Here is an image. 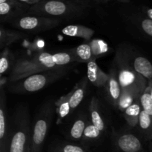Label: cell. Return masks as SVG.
<instances>
[{
    "mask_svg": "<svg viewBox=\"0 0 152 152\" xmlns=\"http://www.w3.org/2000/svg\"><path fill=\"white\" fill-rule=\"evenodd\" d=\"M32 126L28 110L25 105L16 109L10 123L7 152H31Z\"/></svg>",
    "mask_w": 152,
    "mask_h": 152,
    "instance_id": "cell-1",
    "label": "cell"
},
{
    "mask_svg": "<svg viewBox=\"0 0 152 152\" xmlns=\"http://www.w3.org/2000/svg\"><path fill=\"white\" fill-rule=\"evenodd\" d=\"M114 68L117 71L122 91H128L137 96H141L148 86V81L137 73L132 66L129 59V50L121 48L117 51Z\"/></svg>",
    "mask_w": 152,
    "mask_h": 152,
    "instance_id": "cell-2",
    "label": "cell"
},
{
    "mask_svg": "<svg viewBox=\"0 0 152 152\" xmlns=\"http://www.w3.org/2000/svg\"><path fill=\"white\" fill-rule=\"evenodd\" d=\"M65 68L58 67L53 60V54L46 51L39 52L31 59H22L18 60L11 68L9 82L18 81L33 74L45 71H56Z\"/></svg>",
    "mask_w": 152,
    "mask_h": 152,
    "instance_id": "cell-3",
    "label": "cell"
},
{
    "mask_svg": "<svg viewBox=\"0 0 152 152\" xmlns=\"http://www.w3.org/2000/svg\"><path fill=\"white\" fill-rule=\"evenodd\" d=\"M84 6L65 0H42L37 4L30 6L28 13L50 18H72L80 16Z\"/></svg>",
    "mask_w": 152,
    "mask_h": 152,
    "instance_id": "cell-4",
    "label": "cell"
},
{
    "mask_svg": "<svg viewBox=\"0 0 152 152\" xmlns=\"http://www.w3.org/2000/svg\"><path fill=\"white\" fill-rule=\"evenodd\" d=\"M68 68L56 71H45L33 74L26 78L10 83V91L17 94L34 93L45 88L48 85L56 81L65 75Z\"/></svg>",
    "mask_w": 152,
    "mask_h": 152,
    "instance_id": "cell-5",
    "label": "cell"
},
{
    "mask_svg": "<svg viewBox=\"0 0 152 152\" xmlns=\"http://www.w3.org/2000/svg\"><path fill=\"white\" fill-rule=\"evenodd\" d=\"M56 111L55 102H46L40 108L32 126L31 152H42L49 127Z\"/></svg>",
    "mask_w": 152,
    "mask_h": 152,
    "instance_id": "cell-6",
    "label": "cell"
},
{
    "mask_svg": "<svg viewBox=\"0 0 152 152\" xmlns=\"http://www.w3.org/2000/svg\"><path fill=\"white\" fill-rule=\"evenodd\" d=\"M62 21L56 18L46 17L38 15L19 16L10 23L16 28L28 32L38 33L48 31L60 25Z\"/></svg>",
    "mask_w": 152,
    "mask_h": 152,
    "instance_id": "cell-7",
    "label": "cell"
},
{
    "mask_svg": "<svg viewBox=\"0 0 152 152\" xmlns=\"http://www.w3.org/2000/svg\"><path fill=\"white\" fill-rule=\"evenodd\" d=\"M114 146L118 152H148L144 149L140 138L129 132L118 134L114 140Z\"/></svg>",
    "mask_w": 152,
    "mask_h": 152,
    "instance_id": "cell-8",
    "label": "cell"
},
{
    "mask_svg": "<svg viewBox=\"0 0 152 152\" xmlns=\"http://www.w3.org/2000/svg\"><path fill=\"white\" fill-rule=\"evenodd\" d=\"M10 123L8 122L7 101L4 88L1 86L0 91V152H7L10 136Z\"/></svg>",
    "mask_w": 152,
    "mask_h": 152,
    "instance_id": "cell-9",
    "label": "cell"
},
{
    "mask_svg": "<svg viewBox=\"0 0 152 152\" xmlns=\"http://www.w3.org/2000/svg\"><path fill=\"white\" fill-rule=\"evenodd\" d=\"M108 75V81L104 87L107 100L111 105L117 108V105L122 94V88L119 83L117 73L115 68H113Z\"/></svg>",
    "mask_w": 152,
    "mask_h": 152,
    "instance_id": "cell-10",
    "label": "cell"
},
{
    "mask_svg": "<svg viewBox=\"0 0 152 152\" xmlns=\"http://www.w3.org/2000/svg\"><path fill=\"white\" fill-rule=\"evenodd\" d=\"M26 6L16 0L8 2L0 3V16L1 21L10 22L13 19L23 16L22 14L25 13Z\"/></svg>",
    "mask_w": 152,
    "mask_h": 152,
    "instance_id": "cell-11",
    "label": "cell"
},
{
    "mask_svg": "<svg viewBox=\"0 0 152 152\" xmlns=\"http://www.w3.org/2000/svg\"><path fill=\"white\" fill-rule=\"evenodd\" d=\"M131 65L137 73L149 82H152V63L147 58L137 54L132 55L129 50Z\"/></svg>",
    "mask_w": 152,
    "mask_h": 152,
    "instance_id": "cell-12",
    "label": "cell"
},
{
    "mask_svg": "<svg viewBox=\"0 0 152 152\" xmlns=\"http://www.w3.org/2000/svg\"><path fill=\"white\" fill-rule=\"evenodd\" d=\"M108 75L99 68L95 59L88 62L87 78L92 85L97 88H104L108 81Z\"/></svg>",
    "mask_w": 152,
    "mask_h": 152,
    "instance_id": "cell-13",
    "label": "cell"
},
{
    "mask_svg": "<svg viewBox=\"0 0 152 152\" xmlns=\"http://www.w3.org/2000/svg\"><path fill=\"white\" fill-rule=\"evenodd\" d=\"M89 111H90L91 122L92 124L94 125L102 132H105L106 129V122L101 108L100 102L95 96H93L91 100L89 105Z\"/></svg>",
    "mask_w": 152,
    "mask_h": 152,
    "instance_id": "cell-14",
    "label": "cell"
},
{
    "mask_svg": "<svg viewBox=\"0 0 152 152\" xmlns=\"http://www.w3.org/2000/svg\"><path fill=\"white\" fill-rule=\"evenodd\" d=\"M86 114H82L75 119L69 131V137L74 141H82L85 129L88 123Z\"/></svg>",
    "mask_w": 152,
    "mask_h": 152,
    "instance_id": "cell-15",
    "label": "cell"
},
{
    "mask_svg": "<svg viewBox=\"0 0 152 152\" xmlns=\"http://www.w3.org/2000/svg\"><path fill=\"white\" fill-rule=\"evenodd\" d=\"M88 78H84L82 82H80L77 87L72 90V91L70 92V99L69 104L71 107V113L80 105L81 102L83 101L85 95H86V88H87L88 85Z\"/></svg>",
    "mask_w": 152,
    "mask_h": 152,
    "instance_id": "cell-16",
    "label": "cell"
},
{
    "mask_svg": "<svg viewBox=\"0 0 152 152\" xmlns=\"http://www.w3.org/2000/svg\"><path fill=\"white\" fill-rule=\"evenodd\" d=\"M62 32L64 35L68 37H79L84 39L85 40H89L94 34L93 29L83 25H68L62 28Z\"/></svg>",
    "mask_w": 152,
    "mask_h": 152,
    "instance_id": "cell-17",
    "label": "cell"
},
{
    "mask_svg": "<svg viewBox=\"0 0 152 152\" xmlns=\"http://www.w3.org/2000/svg\"><path fill=\"white\" fill-rule=\"evenodd\" d=\"M138 126L141 138L145 141H151L152 140V116L142 110L140 114Z\"/></svg>",
    "mask_w": 152,
    "mask_h": 152,
    "instance_id": "cell-18",
    "label": "cell"
},
{
    "mask_svg": "<svg viewBox=\"0 0 152 152\" xmlns=\"http://www.w3.org/2000/svg\"><path fill=\"white\" fill-rule=\"evenodd\" d=\"M102 132L92 124L91 120H89L85 129L83 137L82 140V145L88 148L91 144H94L97 140L101 138Z\"/></svg>",
    "mask_w": 152,
    "mask_h": 152,
    "instance_id": "cell-19",
    "label": "cell"
},
{
    "mask_svg": "<svg viewBox=\"0 0 152 152\" xmlns=\"http://www.w3.org/2000/svg\"><path fill=\"white\" fill-rule=\"evenodd\" d=\"M140 99L135 101L131 106H129L123 112L125 119L131 127H136L137 126H138L140 114L142 110Z\"/></svg>",
    "mask_w": 152,
    "mask_h": 152,
    "instance_id": "cell-20",
    "label": "cell"
},
{
    "mask_svg": "<svg viewBox=\"0 0 152 152\" xmlns=\"http://www.w3.org/2000/svg\"><path fill=\"white\" fill-rule=\"evenodd\" d=\"M23 37V34L19 31L0 28V48L1 50L7 48L10 45L18 41Z\"/></svg>",
    "mask_w": 152,
    "mask_h": 152,
    "instance_id": "cell-21",
    "label": "cell"
},
{
    "mask_svg": "<svg viewBox=\"0 0 152 152\" xmlns=\"http://www.w3.org/2000/svg\"><path fill=\"white\" fill-rule=\"evenodd\" d=\"M71 51L75 56L78 62H87L88 63L90 61L95 59L90 44L85 43V44L80 45L77 47L71 49Z\"/></svg>",
    "mask_w": 152,
    "mask_h": 152,
    "instance_id": "cell-22",
    "label": "cell"
},
{
    "mask_svg": "<svg viewBox=\"0 0 152 152\" xmlns=\"http://www.w3.org/2000/svg\"><path fill=\"white\" fill-rule=\"evenodd\" d=\"M50 152H88V148L83 145L58 142L53 143L50 147Z\"/></svg>",
    "mask_w": 152,
    "mask_h": 152,
    "instance_id": "cell-23",
    "label": "cell"
},
{
    "mask_svg": "<svg viewBox=\"0 0 152 152\" xmlns=\"http://www.w3.org/2000/svg\"><path fill=\"white\" fill-rule=\"evenodd\" d=\"M70 93L62 96L57 102H55L56 105V112L57 113L58 120H61L65 118L69 114H71V107L69 104Z\"/></svg>",
    "mask_w": 152,
    "mask_h": 152,
    "instance_id": "cell-24",
    "label": "cell"
},
{
    "mask_svg": "<svg viewBox=\"0 0 152 152\" xmlns=\"http://www.w3.org/2000/svg\"><path fill=\"white\" fill-rule=\"evenodd\" d=\"M53 60L54 63L60 68H65L73 62H77L75 56L72 52H58L53 54Z\"/></svg>",
    "mask_w": 152,
    "mask_h": 152,
    "instance_id": "cell-25",
    "label": "cell"
},
{
    "mask_svg": "<svg viewBox=\"0 0 152 152\" xmlns=\"http://www.w3.org/2000/svg\"><path fill=\"white\" fill-rule=\"evenodd\" d=\"M140 96H137L134 93L128 91H122L121 96H120V100H119L117 108L122 112H124L129 106L132 105L134 102L138 99H140Z\"/></svg>",
    "mask_w": 152,
    "mask_h": 152,
    "instance_id": "cell-26",
    "label": "cell"
},
{
    "mask_svg": "<svg viewBox=\"0 0 152 152\" xmlns=\"http://www.w3.org/2000/svg\"><path fill=\"white\" fill-rule=\"evenodd\" d=\"M140 104L142 109L152 116V95L147 87L146 90L140 96Z\"/></svg>",
    "mask_w": 152,
    "mask_h": 152,
    "instance_id": "cell-27",
    "label": "cell"
},
{
    "mask_svg": "<svg viewBox=\"0 0 152 152\" xmlns=\"http://www.w3.org/2000/svg\"><path fill=\"white\" fill-rule=\"evenodd\" d=\"M5 50L6 53L4 52L1 53V56L0 59V74L1 77L4 73L7 72V70L10 68V60H11L10 56H9V53L7 52V48Z\"/></svg>",
    "mask_w": 152,
    "mask_h": 152,
    "instance_id": "cell-28",
    "label": "cell"
},
{
    "mask_svg": "<svg viewBox=\"0 0 152 152\" xmlns=\"http://www.w3.org/2000/svg\"><path fill=\"white\" fill-rule=\"evenodd\" d=\"M140 25L144 33L152 38V19L145 16L140 19Z\"/></svg>",
    "mask_w": 152,
    "mask_h": 152,
    "instance_id": "cell-29",
    "label": "cell"
},
{
    "mask_svg": "<svg viewBox=\"0 0 152 152\" xmlns=\"http://www.w3.org/2000/svg\"><path fill=\"white\" fill-rule=\"evenodd\" d=\"M16 1H19V2L22 3V4H25V5L32 6L34 5V4H37V3L40 2L42 0H16Z\"/></svg>",
    "mask_w": 152,
    "mask_h": 152,
    "instance_id": "cell-30",
    "label": "cell"
},
{
    "mask_svg": "<svg viewBox=\"0 0 152 152\" xmlns=\"http://www.w3.org/2000/svg\"><path fill=\"white\" fill-rule=\"evenodd\" d=\"M143 12L145 13V16H148V18L152 19V8H150V7H143Z\"/></svg>",
    "mask_w": 152,
    "mask_h": 152,
    "instance_id": "cell-31",
    "label": "cell"
},
{
    "mask_svg": "<svg viewBox=\"0 0 152 152\" xmlns=\"http://www.w3.org/2000/svg\"><path fill=\"white\" fill-rule=\"evenodd\" d=\"M70 1H73V2L76 3V4L85 5V4H86V2H88V1H95V0H70Z\"/></svg>",
    "mask_w": 152,
    "mask_h": 152,
    "instance_id": "cell-32",
    "label": "cell"
},
{
    "mask_svg": "<svg viewBox=\"0 0 152 152\" xmlns=\"http://www.w3.org/2000/svg\"><path fill=\"white\" fill-rule=\"evenodd\" d=\"M148 90L150 91V92H151V94L152 95V82H149V83H148Z\"/></svg>",
    "mask_w": 152,
    "mask_h": 152,
    "instance_id": "cell-33",
    "label": "cell"
},
{
    "mask_svg": "<svg viewBox=\"0 0 152 152\" xmlns=\"http://www.w3.org/2000/svg\"><path fill=\"white\" fill-rule=\"evenodd\" d=\"M148 152H152V142H150L148 144Z\"/></svg>",
    "mask_w": 152,
    "mask_h": 152,
    "instance_id": "cell-34",
    "label": "cell"
},
{
    "mask_svg": "<svg viewBox=\"0 0 152 152\" xmlns=\"http://www.w3.org/2000/svg\"><path fill=\"white\" fill-rule=\"evenodd\" d=\"M117 1H120V2H123V3H129L130 1V0H117Z\"/></svg>",
    "mask_w": 152,
    "mask_h": 152,
    "instance_id": "cell-35",
    "label": "cell"
},
{
    "mask_svg": "<svg viewBox=\"0 0 152 152\" xmlns=\"http://www.w3.org/2000/svg\"><path fill=\"white\" fill-rule=\"evenodd\" d=\"M14 0H0V3H4V2H8V1H13Z\"/></svg>",
    "mask_w": 152,
    "mask_h": 152,
    "instance_id": "cell-36",
    "label": "cell"
},
{
    "mask_svg": "<svg viewBox=\"0 0 152 152\" xmlns=\"http://www.w3.org/2000/svg\"><path fill=\"white\" fill-rule=\"evenodd\" d=\"M103 1H110V0H103Z\"/></svg>",
    "mask_w": 152,
    "mask_h": 152,
    "instance_id": "cell-37",
    "label": "cell"
}]
</instances>
